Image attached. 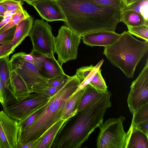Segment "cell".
<instances>
[{
    "label": "cell",
    "mask_w": 148,
    "mask_h": 148,
    "mask_svg": "<svg viewBox=\"0 0 148 148\" xmlns=\"http://www.w3.org/2000/svg\"><path fill=\"white\" fill-rule=\"evenodd\" d=\"M81 37L66 26H62L58 35L53 38L54 53L58 56V61L62 66L70 60H75Z\"/></svg>",
    "instance_id": "ba28073f"
},
{
    "label": "cell",
    "mask_w": 148,
    "mask_h": 148,
    "mask_svg": "<svg viewBox=\"0 0 148 148\" xmlns=\"http://www.w3.org/2000/svg\"><path fill=\"white\" fill-rule=\"evenodd\" d=\"M133 10L141 15L148 21V0H137L125 7L122 10Z\"/></svg>",
    "instance_id": "cb8c5ba5"
},
{
    "label": "cell",
    "mask_w": 148,
    "mask_h": 148,
    "mask_svg": "<svg viewBox=\"0 0 148 148\" xmlns=\"http://www.w3.org/2000/svg\"><path fill=\"white\" fill-rule=\"evenodd\" d=\"M46 104L42 106L26 119L18 121V123L19 126V130H25L32 125L42 114Z\"/></svg>",
    "instance_id": "f1b7e54d"
},
{
    "label": "cell",
    "mask_w": 148,
    "mask_h": 148,
    "mask_svg": "<svg viewBox=\"0 0 148 148\" xmlns=\"http://www.w3.org/2000/svg\"><path fill=\"white\" fill-rule=\"evenodd\" d=\"M15 50L11 42L1 44L0 46V59L9 56Z\"/></svg>",
    "instance_id": "d6a6232c"
},
{
    "label": "cell",
    "mask_w": 148,
    "mask_h": 148,
    "mask_svg": "<svg viewBox=\"0 0 148 148\" xmlns=\"http://www.w3.org/2000/svg\"><path fill=\"white\" fill-rule=\"evenodd\" d=\"M34 18L31 16L20 22L16 25L13 38L11 43L15 49L28 36L33 26Z\"/></svg>",
    "instance_id": "e0dca14e"
},
{
    "label": "cell",
    "mask_w": 148,
    "mask_h": 148,
    "mask_svg": "<svg viewBox=\"0 0 148 148\" xmlns=\"http://www.w3.org/2000/svg\"><path fill=\"white\" fill-rule=\"evenodd\" d=\"M67 81L58 86L50 87L47 90L44 92L43 95L48 97L53 96L63 87Z\"/></svg>",
    "instance_id": "d590c367"
},
{
    "label": "cell",
    "mask_w": 148,
    "mask_h": 148,
    "mask_svg": "<svg viewBox=\"0 0 148 148\" xmlns=\"http://www.w3.org/2000/svg\"><path fill=\"white\" fill-rule=\"evenodd\" d=\"M18 121L0 111V148H17L19 126Z\"/></svg>",
    "instance_id": "8fae6325"
},
{
    "label": "cell",
    "mask_w": 148,
    "mask_h": 148,
    "mask_svg": "<svg viewBox=\"0 0 148 148\" xmlns=\"http://www.w3.org/2000/svg\"><path fill=\"white\" fill-rule=\"evenodd\" d=\"M137 0H122L125 7L128 6L134 3Z\"/></svg>",
    "instance_id": "7bdbcfd3"
},
{
    "label": "cell",
    "mask_w": 148,
    "mask_h": 148,
    "mask_svg": "<svg viewBox=\"0 0 148 148\" xmlns=\"http://www.w3.org/2000/svg\"><path fill=\"white\" fill-rule=\"evenodd\" d=\"M22 57L26 61L32 63L36 67V63L32 56L30 54H27L25 52H21Z\"/></svg>",
    "instance_id": "ab89813d"
},
{
    "label": "cell",
    "mask_w": 148,
    "mask_h": 148,
    "mask_svg": "<svg viewBox=\"0 0 148 148\" xmlns=\"http://www.w3.org/2000/svg\"><path fill=\"white\" fill-rule=\"evenodd\" d=\"M70 77L66 74L62 77L49 79L48 82L49 86L50 87L58 86L66 82Z\"/></svg>",
    "instance_id": "e575fe53"
},
{
    "label": "cell",
    "mask_w": 148,
    "mask_h": 148,
    "mask_svg": "<svg viewBox=\"0 0 148 148\" xmlns=\"http://www.w3.org/2000/svg\"><path fill=\"white\" fill-rule=\"evenodd\" d=\"M112 106L101 95L67 119L60 128L50 148H80L90 134L103 123L106 110Z\"/></svg>",
    "instance_id": "7a4b0ae2"
},
{
    "label": "cell",
    "mask_w": 148,
    "mask_h": 148,
    "mask_svg": "<svg viewBox=\"0 0 148 148\" xmlns=\"http://www.w3.org/2000/svg\"><path fill=\"white\" fill-rule=\"evenodd\" d=\"M127 102L131 113L148 103V59L143 69L130 87Z\"/></svg>",
    "instance_id": "30bf717a"
},
{
    "label": "cell",
    "mask_w": 148,
    "mask_h": 148,
    "mask_svg": "<svg viewBox=\"0 0 148 148\" xmlns=\"http://www.w3.org/2000/svg\"><path fill=\"white\" fill-rule=\"evenodd\" d=\"M8 91L4 88L0 77V102L3 104L6 100Z\"/></svg>",
    "instance_id": "f35d334b"
},
{
    "label": "cell",
    "mask_w": 148,
    "mask_h": 148,
    "mask_svg": "<svg viewBox=\"0 0 148 148\" xmlns=\"http://www.w3.org/2000/svg\"><path fill=\"white\" fill-rule=\"evenodd\" d=\"M98 5L123 10L125 5L122 0H87Z\"/></svg>",
    "instance_id": "f546056e"
},
{
    "label": "cell",
    "mask_w": 148,
    "mask_h": 148,
    "mask_svg": "<svg viewBox=\"0 0 148 148\" xmlns=\"http://www.w3.org/2000/svg\"></svg>",
    "instance_id": "c3c4849f"
},
{
    "label": "cell",
    "mask_w": 148,
    "mask_h": 148,
    "mask_svg": "<svg viewBox=\"0 0 148 148\" xmlns=\"http://www.w3.org/2000/svg\"><path fill=\"white\" fill-rule=\"evenodd\" d=\"M12 15H9L4 17V18L0 23V29L6 24L9 21Z\"/></svg>",
    "instance_id": "60d3db41"
},
{
    "label": "cell",
    "mask_w": 148,
    "mask_h": 148,
    "mask_svg": "<svg viewBox=\"0 0 148 148\" xmlns=\"http://www.w3.org/2000/svg\"><path fill=\"white\" fill-rule=\"evenodd\" d=\"M132 129L127 148H148V136L134 127Z\"/></svg>",
    "instance_id": "ffe728a7"
},
{
    "label": "cell",
    "mask_w": 148,
    "mask_h": 148,
    "mask_svg": "<svg viewBox=\"0 0 148 148\" xmlns=\"http://www.w3.org/2000/svg\"><path fill=\"white\" fill-rule=\"evenodd\" d=\"M39 141L38 140L28 142L23 144L18 143L17 148H36Z\"/></svg>",
    "instance_id": "74e56055"
},
{
    "label": "cell",
    "mask_w": 148,
    "mask_h": 148,
    "mask_svg": "<svg viewBox=\"0 0 148 148\" xmlns=\"http://www.w3.org/2000/svg\"><path fill=\"white\" fill-rule=\"evenodd\" d=\"M38 0H22V1L26 2L27 3H29L32 2L34 1H36Z\"/></svg>",
    "instance_id": "ee69618b"
},
{
    "label": "cell",
    "mask_w": 148,
    "mask_h": 148,
    "mask_svg": "<svg viewBox=\"0 0 148 148\" xmlns=\"http://www.w3.org/2000/svg\"><path fill=\"white\" fill-rule=\"evenodd\" d=\"M42 66L41 69L44 70V74L42 75L49 79L62 77L66 75L62 66L55 57L44 55Z\"/></svg>",
    "instance_id": "2e32d148"
},
{
    "label": "cell",
    "mask_w": 148,
    "mask_h": 148,
    "mask_svg": "<svg viewBox=\"0 0 148 148\" xmlns=\"http://www.w3.org/2000/svg\"><path fill=\"white\" fill-rule=\"evenodd\" d=\"M115 31H99L87 33L82 36L84 43L92 47L94 46H104L111 45L121 36Z\"/></svg>",
    "instance_id": "4fadbf2b"
},
{
    "label": "cell",
    "mask_w": 148,
    "mask_h": 148,
    "mask_svg": "<svg viewBox=\"0 0 148 148\" xmlns=\"http://www.w3.org/2000/svg\"><path fill=\"white\" fill-rule=\"evenodd\" d=\"M4 18L3 17L0 16V23L2 20Z\"/></svg>",
    "instance_id": "f6af8a7d"
},
{
    "label": "cell",
    "mask_w": 148,
    "mask_h": 148,
    "mask_svg": "<svg viewBox=\"0 0 148 148\" xmlns=\"http://www.w3.org/2000/svg\"><path fill=\"white\" fill-rule=\"evenodd\" d=\"M80 82L75 75L70 76L63 87L50 97L42 114L27 129L19 130L18 143L39 140L52 125L61 120L66 103L78 87Z\"/></svg>",
    "instance_id": "3957f363"
},
{
    "label": "cell",
    "mask_w": 148,
    "mask_h": 148,
    "mask_svg": "<svg viewBox=\"0 0 148 148\" xmlns=\"http://www.w3.org/2000/svg\"><path fill=\"white\" fill-rule=\"evenodd\" d=\"M120 22H123L127 26L148 25V21L140 14L133 10H122Z\"/></svg>",
    "instance_id": "d6986e66"
},
{
    "label": "cell",
    "mask_w": 148,
    "mask_h": 148,
    "mask_svg": "<svg viewBox=\"0 0 148 148\" xmlns=\"http://www.w3.org/2000/svg\"><path fill=\"white\" fill-rule=\"evenodd\" d=\"M30 16L27 11L25 10L13 14L9 22L0 29V34L16 25L22 20L27 18Z\"/></svg>",
    "instance_id": "d4e9b609"
},
{
    "label": "cell",
    "mask_w": 148,
    "mask_h": 148,
    "mask_svg": "<svg viewBox=\"0 0 148 148\" xmlns=\"http://www.w3.org/2000/svg\"><path fill=\"white\" fill-rule=\"evenodd\" d=\"M50 97L40 94H30L17 100L11 94L2 104L3 111L10 118L18 121L25 120L47 103Z\"/></svg>",
    "instance_id": "52a82bcc"
},
{
    "label": "cell",
    "mask_w": 148,
    "mask_h": 148,
    "mask_svg": "<svg viewBox=\"0 0 148 148\" xmlns=\"http://www.w3.org/2000/svg\"><path fill=\"white\" fill-rule=\"evenodd\" d=\"M127 27L128 29L127 32L131 34L148 42V25L127 26Z\"/></svg>",
    "instance_id": "83f0119b"
},
{
    "label": "cell",
    "mask_w": 148,
    "mask_h": 148,
    "mask_svg": "<svg viewBox=\"0 0 148 148\" xmlns=\"http://www.w3.org/2000/svg\"><path fill=\"white\" fill-rule=\"evenodd\" d=\"M103 62L104 60L102 59L95 66L91 64L89 66H83L77 69L75 75L79 80L80 84L73 94L83 89L89 83L95 73L100 69Z\"/></svg>",
    "instance_id": "9a60e30c"
},
{
    "label": "cell",
    "mask_w": 148,
    "mask_h": 148,
    "mask_svg": "<svg viewBox=\"0 0 148 148\" xmlns=\"http://www.w3.org/2000/svg\"><path fill=\"white\" fill-rule=\"evenodd\" d=\"M21 0V1H22V0Z\"/></svg>",
    "instance_id": "bcb514c9"
},
{
    "label": "cell",
    "mask_w": 148,
    "mask_h": 148,
    "mask_svg": "<svg viewBox=\"0 0 148 148\" xmlns=\"http://www.w3.org/2000/svg\"><path fill=\"white\" fill-rule=\"evenodd\" d=\"M102 93L89 84H88L84 87V92L78 106L77 112L85 108Z\"/></svg>",
    "instance_id": "7402d4cb"
},
{
    "label": "cell",
    "mask_w": 148,
    "mask_h": 148,
    "mask_svg": "<svg viewBox=\"0 0 148 148\" xmlns=\"http://www.w3.org/2000/svg\"><path fill=\"white\" fill-rule=\"evenodd\" d=\"M101 70L99 69L93 76L89 84L102 93L108 90V87L101 74Z\"/></svg>",
    "instance_id": "484cf974"
},
{
    "label": "cell",
    "mask_w": 148,
    "mask_h": 148,
    "mask_svg": "<svg viewBox=\"0 0 148 148\" xmlns=\"http://www.w3.org/2000/svg\"><path fill=\"white\" fill-rule=\"evenodd\" d=\"M148 51V42L139 40L124 31L114 43L105 47L103 53L127 78H133L137 64Z\"/></svg>",
    "instance_id": "277c9868"
},
{
    "label": "cell",
    "mask_w": 148,
    "mask_h": 148,
    "mask_svg": "<svg viewBox=\"0 0 148 148\" xmlns=\"http://www.w3.org/2000/svg\"><path fill=\"white\" fill-rule=\"evenodd\" d=\"M7 11L0 0V16H4V14Z\"/></svg>",
    "instance_id": "b9f144b4"
},
{
    "label": "cell",
    "mask_w": 148,
    "mask_h": 148,
    "mask_svg": "<svg viewBox=\"0 0 148 148\" xmlns=\"http://www.w3.org/2000/svg\"><path fill=\"white\" fill-rule=\"evenodd\" d=\"M16 25L0 34V44L11 42L13 40Z\"/></svg>",
    "instance_id": "1f68e13d"
},
{
    "label": "cell",
    "mask_w": 148,
    "mask_h": 148,
    "mask_svg": "<svg viewBox=\"0 0 148 148\" xmlns=\"http://www.w3.org/2000/svg\"><path fill=\"white\" fill-rule=\"evenodd\" d=\"M33 6L43 19L47 22L62 21L65 19L56 0H38L28 3Z\"/></svg>",
    "instance_id": "7c38bea8"
},
{
    "label": "cell",
    "mask_w": 148,
    "mask_h": 148,
    "mask_svg": "<svg viewBox=\"0 0 148 148\" xmlns=\"http://www.w3.org/2000/svg\"><path fill=\"white\" fill-rule=\"evenodd\" d=\"M125 118L122 116L109 118L100 126L97 139L98 148H127L132 131V126L127 132L124 130L123 123Z\"/></svg>",
    "instance_id": "5b68a950"
},
{
    "label": "cell",
    "mask_w": 148,
    "mask_h": 148,
    "mask_svg": "<svg viewBox=\"0 0 148 148\" xmlns=\"http://www.w3.org/2000/svg\"><path fill=\"white\" fill-rule=\"evenodd\" d=\"M10 79V85L8 91L17 100L25 99L32 93L23 79L11 69Z\"/></svg>",
    "instance_id": "5bb4252c"
},
{
    "label": "cell",
    "mask_w": 148,
    "mask_h": 148,
    "mask_svg": "<svg viewBox=\"0 0 148 148\" xmlns=\"http://www.w3.org/2000/svg\"><path fill=\"white\" fill-rule=\"evenodd\" d=\"M28 36L32 42L33 49L45 56L54 57V36L51 27L47 22L43 19L36 20Z\"/></svg>",
    "instance_id": "9c48e42d"
},
{
    "label": "cell",
    "mask_w": 148,
    "mask_h": 148,
    "mask_svg": "<svg viewBox=\"0 0 148 148\" xmlns=\"http://www.w3.org/2000/svg\"><path fill=\"white\" fill-rule=\"evenodd\" d=\"M141 131L146 135L148 136V120L145 121L133 126Z\"/></svg>",
    "instance_id": "8d00e7d4"
},
{
    "label": "cell",
    "mask_w": 148,
    "mask_h": 148,
    "mask_svg": "<svg viewBox=\"0 0 148 148\" xmlns=\"http://www.w3.org/2000/svg\"><path fill=\"white\" fill-rule=\"evenodd\" d=\"M66 120H61L49 128L38 140L39 142L36 148H50L56 134Z\"/></svg>",
    "instance_id": "44dd1931"
},
{
    "label": "cell",
    "mask_w": 148,
    "mask_h": 148,
    "mask_svg": "<svg viewBox=\"0 0 148 148\" xmlns=\"http://www.w3.org/2000/svg\"><path fill=\"white\" fill-rule=\"evenodd\" d=\"M30 54L32 56L35 60L36 63V67L40 72L43 67V60L44 55L37 52L33 49Z\"/></svg>",
    "instance_id": "836d02e7"
},
{
    "label": "cell",
    "mask_w": 148,
    "mask_h": 148,
    "mask_svg": "<svg viewBox=\"0 0 148 148\" xmlns=\"http://www.w3.org/2000/svg\"><path fill=\"white\" fill-rule=\"evenodd\" d=\"M132 114L131 125L133 126L148 120V103L138 109Z\"/></svg>",
    "instance_id": "4316f807"
},
{
    "label": "cell",
    "mask_w": 148,
    "mask_h": 148,
    "mask_svg": "<svg viewBox=\"0 0 148 148\" xmlns=\"http://www.w3.org/2000/svg\"><path fill=\"white\" fill-rule=\"evenodd\" d=\"M10 63L11 69L23 79L32 93L43 95L50 87L49 79L42 75L34 65L25 60L21 52L13 55Z\"/></svg>",
    "instance_id": "8992f818"
},
{
    "label": "cell",
    "mask_w": 148,
    "mask_h": 148,
    "mask_svg": "<svg viewBox=\"0 0 148 148\" xmlns=\"http://www.w3.org/2000/svg\"><path fill=\"white\" fill-rule=\"evenodd\" d=\"M0 0L8 12H10L13 11L21 12L24 10L23 7V3L21 0Z\"/></svg>",
    "instance_id": "4dcf8cb0"
},
{
    "label": "cell",
    "mask_w": 148,
    "mask_h": 148,
    "mask_svg": "<svg viewBox=\"0 0 148 148\" xmlns=\"http://www.w3.org/2000/svg\"><path fill=\"white\" fill-rule=\"evenodd\" d=\"M65 19L64 22L81 37L99 31H115L122 10L97 5L87 0H56Z\"/></svg>",
    "instance_id": "6da1fadb"
},
{
    "label": "cell",
    "mask_w": 148,
    "mask_h": 148,
    "mask_svg": "<svg viewBox=\"0 0 148 148\" xmlns=\"http://www.w3.org/2000/svg\"><path fill=\"white\" fill-rule=\"evenodd\" d=\"M9 56L0 59V77L4 88L8 91L10 86L11 67Z\"/></svg>",
    "instance_id": "603a6c76"
},
{
    "label": "cell",
    "mask_w": 148,
    "mask_h": 148,
    "mask_svg": "<svg viewBox=\"0 0 148 148\" xmlns=\"http://www.w3.org/2000/svg\"><path fill=\"white\" fill-rule=\"evenodd\" d=\"M84 90V88L70 97L66 103L62 115L61 120H66L77 113Z\"/></svg>",
    "instance_id": "ac0fdd59"
},
{
    "label": "cell",
    "mask_w": 148,
    "mask_h": 148,
    "mask_svg": "<svg viewBox=\"0 0 148 148\" xmlns=\"http://www.w3.org/2000/svg\"></svg>",
    "instance_id": "7dc6e473"
}]
</instances>
